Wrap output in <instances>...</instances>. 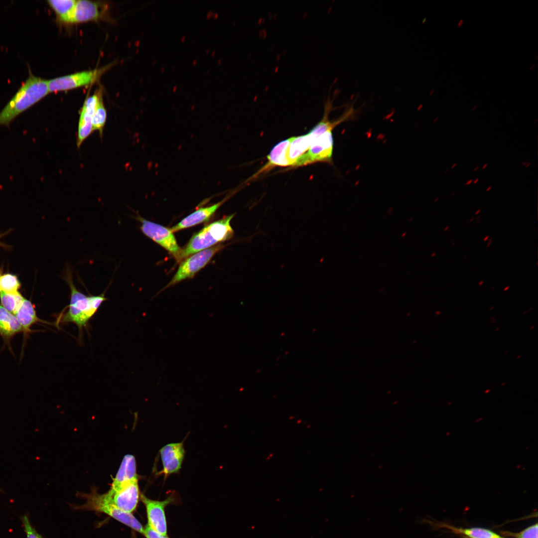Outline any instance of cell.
Wrapping results in <instances>:
<instances>
[{
    "mask_svg": "<svg viewBox=\"0 0 538 538\" xmlns=\"http://www.w3.org/2000/svg\"><path fill=\"white\" fill-rule=\"evenodd\" d=\"M135 218L141 223L140 229L143 234L164 248L179 262L182 249L170 229L147 220L139 215Z\"/></svg>",
    "mask_w": 538,
    "mask_h": 538,
    "instance_id": "8992f818",
    "label": "cell"
},
{
    "mask_svg": "<svg viewBox=\"0 0 538 538\" xmlns=\"http://www.w3.org/2000/svg\"></svg>",
    "mask_w": 538,
    "mask_h": 538,
    "instance_id": "bcb514c9",
    "label": "cell"
},
{
    "mask_svg": "<svg viewBox=\"0 0 538 538\" xmlns=\"http://www.w3.org/2000/svg\"><path fill=\"white\" fill-rule=\"evenodd\" d=\"M0 492H2V490L0 489Z\"/></svg>",
    "mask_w": 538,
    "mask_h": 538,
    "instance_id": "f6af8a7d",
    "label": "cell"
},
{
    "mask_svg": "<svg viewBox=\"0 0 538 538\" xmlns=\"http://www.w3.org/2000/svg\"><path fill=\"white\" fill-rule=\"evenodd\" d=\"M463 24H464V19L461 18V19H460V20L458 22L457 26L458 27H460L462 26L463 25Z\"/></svg>",
    "mask_w": 538,
    "mask_h": 538,
    "instance_id": "f1b7e54d",
    "label": "cell"
},
{
    "mask_svg": "<svg viewBox=\"0 0 538 538\" xmlns=\"http://www.w3.org/2000/svg\"><path fill=\"white\" fill-rule=\"evenodd\" d=\"M479 168V166H477L475 167H474V170H473L474 171V172L477 171L478 170Z\"/></svg>",
    "mask_w": 538,
    "mask_h": 538,
    "instance_id": "e575fe53",
    "label": "cell"
},
{
    "mask_svg": "<svg viewBox=\"0 0 538 538\" xmlns=\"http://www.w3.org/2000/svg\"><path fill=\"white\" fill-rule=\"evenodd\" d=\"M138 480L135 457L132 455H126L113 479L111 487H118L125 483Z\"/></svg>",
    "mask_w": 538,
    "mask_h": 538,
    "instance_id": "9a60e30c",
    "label": "cell"
},
{
    "mask_svg": "<svg viewBox=\"0 0 538 538\" xmlns=\"http://www.w3.org/2000/svg\"></svg>",
    "mask_w": 538,
    "mask_h": 538,
    "instance_id": "7dc6e473",
    "label": "cell"
},
{
    "mask_svg": "<svg viewBox=\"0 0 538 538\" xmlns=\"http://www.w3.org/2000/svg\"><path fill=\"white\" fill-rule=\"evenodd\" d=\"M508 288H509V287H508V286H507V287H506V288H505L504 290H506L508 289Z\"/></svg>",
    "mask_w": 538,
    "mask_h": 538,
    "instance_id": "b9f144b4",
    "label": "cell"
},
{
    "mask_svg": "<svg viewBox=\"0 0 538 538\" xmlns=\"http://www.w3.org/2000/svg\"><path fill=\"white\" fill-rule=\"evenodd\" d=\"M106 8L105 4L99 1L77 0L74 12L73 24L99 20L103 17Z\"/></svg>",
    "mask_w": 538,
    "mask_h": 538,
    "instance_id": "4fadbf2b",
    "label": "cell"
},
{
    "mask_svg": "<svg viewBox=\"0 0 538 538\" xmlns=\"http://www.w3.org/2000/svg\"><path fill=\"white\" fill-rule=\"evenodd\" d=\"M49 93L48 80L35 76L29 68L28 78L0 112V125L9 126L16 117Z\"/></svg>",
    "mask_w": 538,
    "mask_h": 538,
    "instance_id": "7a4b0ae2",
    "label": "cell"
},
{
    "mask_svg": "<svg viewBox=\"0 0 538 538\" xmlns=\"http://www.w3.org/2000/svg\"><path fill=\"white\" fill-rule=\"evenodd\" d=\"M315 140L308 134L291 137L287 151L289 165H294L297 160L308 150Z\"/></svg>",
    "mask_w": 538,
    "mask_h": 538,
    "instance_id": "2e32d148",
    "label": "cell"
},
{
    "mask_svg": "<svg viewBox=\"0 0 538 538\" xmlns=\"http://www.w3.org/2000/svg\"><path fill=\"white\" fill-rule=\"evenodd\" d=\"M3 234H1V235H0V238H1V237H2V236H3Z\"/></svg>",
    "mask_w": 538,
    "mask_h": 538,
    "instance_id": "7bdbcfd3",
    "label": "cell"
},
{
    "mask_svg": "<svg viewBox=\"0 0 538 538\" xmlns=\"http://www.w3.org/2000/svg\"><path fill=\"white\" fill-rule=\"evenodd\" d=\"M163 469L159 475L165 479L169 475L179 472L184 458L185 451L183 441L171 443L159 450Z\"/></svg>",
    "mask_w": 538,
    "mask_h": 538,
    "instance_id": "8fae6325",
    "label": "cell"
},
{
    "mask_svg": "<svg viewBox=\"0 0 538 538\" xmlns=\"http://www.w3.org/2000/svg\"><path fill=\"white\" fill-rule=\"evenodd\" d=\"M107 111L105 107L102 93H101L92 120L93 131H98L102 135L103 129L107 120Z\"/></svg>",
    "mask_w": 538,
    "mask_h": 538,
    "instance_id": "603a6c76",
    "label": "cell"
},
{
    "mask_svg": "<svg viewBox=\"0 0 538 538\" xmlns=\"http://www.w3.org/2000/svg\"><path fill=\"white\" fill-rule=\"evenodd\" d=\"M14 316L24 331L29 330L30 327L39 320L33 304L26 299Z\"/></svg>",
    "mask_w": 538,
    "mask_h": 538,
    "instance_id": "d6986e66",
    "label": "cell"
},
{
    "mask_svg": "<svg viewBox=\"0 0 538 538\" xmlns=\"http://www.w3.org/2000/svg\"><path fill=\"white\" fill-rule=\"evenodd\" d=\"M531 162H523L522 163V165L523 166H525L526 168L529 167L531 165Z\"/></svg>",
    "mask_w": 538,
    "mask_h": 538,
    "instance_id": "83f0119b",
    "label": "cell"
},
{
    "mask_svg": "<svg viewBox=\"0 0 538 538\" xmlns=\"http://www.w3.org/2000/svg\"><path fill=\"white\" fill-rule=\"evenodd\" d=\"M535 66H536L535 64H533V65H532V66H531L530 67V70H533V69L534 68V67H535Z\"/></svg>",
    "mask_w": 538,
    "mask_h": 538,
    "instance_id": "836d02e7",
    "label": "cell"
},
{
    "mask_svg": "<svg viewBox=\"0 0 538 538\" xmlns=\"http://www.w3.org/2000/svg\"><path fill=\"white\" fill-rule=\"evenodd\" d=\"M487 166H488V163L484 164L483 165V166H482V169H485L487 167Z\"/></svg>",
    "mask_w": 538,
    "mask_h": 538,
    "instance_id": "d6a6232c",
    "label": "cell"
},
{
    "mask_svg": "<svg viewBox=\"0 0 538 538\" xmlns=\"http://www.w3.org/2000/svg\"><path fill=\"white\" fill-rule=\"evenodd\" d=\"M226 200L225 198L216 204L198 208L172 227L171 231L177 232L207 221Z\"/></svg>",
    "mask_w": 538,
    "mask_h": 538,
    "instance_id": "5bb4252c",
    "label": "cell"
},
{
    "mask_svg": "<svg viewBox=\"0 0 538 538\" xmlns=\"http://www.w3.org/2000/svg\"><path fill=\"white\" fill-rule=\"evenodd\" d=\"M234 214L215 221L195 233L187 245L182 249L179 262L191 255L211 248L219 242L231 239L234 231L230 222Z\"/></svg>",
    "mask_w": 538,
    "mask_h": 538,
    "instance_id": "3957f363",
    "label": "cell"
},
{
    "mask_svg": "<svg viewBox=\"0 0 538 538\" xmlns=\"http://www.w3.org/2000/svg\"><path fill=\"white\" fill-rule=\"evenodd\" d=\"M0 296L1 306L13 315L20 308L25 299L18 291L14 293L0 292Z\"/></svg>",
    "mask_w": 538,
    "mask_h": 538,
    "instance_id": "7402d4cb",
    "label": "cell"
},
{
    "mask_svg": "<svg viewBox=\"0 0 538 538\" xmlns=\"http://www.w3.org/2000/svg\"><path fill=\"white\" fill-rule=\"evenodd\" d=\"M108 68L107 66L48 80L49 93L66 91L91 85L98 80Z\"/></svg>",
    "mask_w": 538,
    "mask_h": 538,
    "instance_id": "5b68a950",
    "label": "cell"
},
{
    "mask_svg": "<svg viewBox=\"0 0 538 538\" xmlns=\"http://www.w3.org/2000/svg\"><path fill=\"white\" fill-rule=\"evenodd\" d=\"M20 283L17 277L12 274H4L0 277V292L14 293L18 291Z\"/></svg>",
    "mask_w": 538,
    "mask_h": 538,
    "instance_id": "cb8c5ba5",
    "label": "cell"
},
{
    "mask_svg": "<svg viewBox=\"0 0 538 538\" xmlns=\"http://www.w3.org/2000/svg\"><path fill=\"white\" fill-rule=\"evenodd\" d=\"M448 227H447L446 228V229H445V230H444V231H445L446 230H447V229H448Z\"/></svg>",
    "mask_w": 538,
    "mask_h": 538,
    "instance_id": "ee69618b",
    "label": "cell"
},
{
    "mask_svg": "<svg viewBox=\"0 0 538 538\" xmlns=\"http://www.w3.org/2000/svg\"><path fill=\"white\" fill-rule=\"evenodd\" d=\"M456 534L464 535L467 538H504L493 531L481 528H462L449 526Z\"/></svg>",
    "mask_w": 538,
    "mask_h": 538,
    "instance_id": "44dd1931",
    "label": "cell"
},
{
    "mask_svg": "<svg viewBox=\"0 0 538 538\" xmlns=\"http://www.w3.org/2000/svg\"><path fill=\"white\" fill-rule=\"evenodd\" d=\"M83 495L86 502L84 505L79 507V509L104 513L143 534L144 527L140 522L132 514L124 512L117 508L106 499L104 494H100L95 490H92L90 493Z\"/></svg>",
    "mask_w": 538,
    "mask_h": 538,
    "instance_id": "277c9868",
    "label": "cell"
},
{
    "mask_svg": "<svg viewBox=\"0 0 538 538\" xmlns=\"http://www.w3.org/2000/svg\"><path fill=\"white\" fill-rule=\"evenodd\" d=\"M538 524L524 530L517 535V538H538Z\"/></svg>",
    "mask_w": 538,
    "mask_h": 538,
    "instance_id": "484cf974",
    "label": "cell"
},
{
    "mask_svg": "<svg viewBox=\"0 0 538 538\" xmlns=\"http://www.w3.org/2000/svg\"><path fill=\"white\" fill-rule=\"evenodd\" d=\"M477 105H474V106L473 107V108H472V111H475V110H476V108H477Z\"/></svg>",
    "mask_w": 538,
    "mask_h": 538,
    "instance_id": "d590c367",
    "label": "cell"
},
{
    "mask_svg": "<svg viewBox=\"0 0 538 538\" xmlns=\"http://www.w3.org/2000/svg\"><path fill=\"white\" fill-rule=\"evenodd\" d=\"M448 170H449V169H447V170H446L445 171V173H447L448 172Z\"/></svg>",
    "mask_w": 538,
    "mask_h": 538,
    "instance_id": "60d3db41",
    "label": "cell"
},
{
    "mask_svg": "<svg viewBox=\"0 0 538 538\" xmlns=\"http://www.w3.org/2000/svg\"><path fill=\"white\" fill-rule=\"evenodd\" d=\"M140 499L145 507L147 525L158 533L167 535L165 510L167 506L176 502L175 494L172 493L162 501L152 500L141 494Z\"/></svg>",
    "mask_w": 538,
    "mask_h": 538,
    "instance_id": "9c48e42d",
    "label": "cell"
},
{
    "mask_svg": "<svg viewBox=\"0 0 538 538\" xmlns=\"http://www.w3.org/2000/svg\"><path fill=\"white\" fill-rule=\"evenodd\" d=\"M491 188H492V186H489V187H488V188H487L486 189V191L487 192H488V191H489V190H490V189H491Z\"/></svg>",
    "mask_w": 538,
    "mask_h": 538,
    "instance_id": "8d00e7d4",
    "label": "cell"
},
{
    "mask_svg": "<svg viewBox=\"0 0 538 538\" xmlns=\"http://www.w3.org/2000/svg\"><path fill=\"white\" fill-rule=\"evenodd\" d=\"M20 520L27 538H44L31 525L27 514L21 517Z\"/></svg>",
    "mask_w": 538,
    "mask_h": 538,
    "instance_id": "d4e9b609",
    "label": "cell"
},
{
    "mask_svg": "<svg viewBox=\"0 0 538 538\" xmlns=\"http://www.w3.org/2000/svg\"><path fill=\"white\" fill-rule=\"evenodd\" d=\"M22 330L14 315L0 306V335L10 337Z\"/></svg>",
    "mask_w": 538,
    "mask_h": 538,
    "instance_id": "ac0fdd59",
    "label": "cell"
},
{
    "mask_svg": "<svg viewBox=\"0 0 538 538\" xmlns=\"http://www.w3.org/2000/svg\"><path fill=\"white\" fill-rule=\"evenodd\" d=\"M479 178H477L476 179H475V180H474V181H473V183H474V184H476V183H477V182H478L479 181Z\"/></svg>",
    "mask_w": 538,
    "mask_h": 538,
    "instance_id": "1f68e13d",
    "label": "cell"
},
{
    "mask_svg": "<svg viewBox=\"0 0 538 538\" xmlns=\"http://www.w3.org/2000/svg\"><path fill=\"white\" fill-rule=\"evenodd\" d=\"M64 279L70 289V303L67 311L59 316L58 322L73 323L80 331L87 325L89 320L96 313L102 303L107 299L104 293L98 295L87 296L75 286L71 269L66 267Z\"/></svg>",
    "mask_w": 538,
    "mask_h": 538,
    "instance_id": "6da1fadb",
    "label": "cell"
},
{
    "mask_svg": "<svg viewBox=\"0 0 538 538\" xmlns=\"http://www.w3.org/2000/svg\"><path fill=\"white\" fill-rule=\"evenodd\" d=\"M143 535L146 538H169L168 535H163L155 532L147 525L144 528Z\"/></svg>",
    "mask_w": 538,
    "mask_h": 538,
    "instance_id": "4316f807",
    "label": "cell"
},
{
    "mask_svg": "<svg viewBox=\"0 0 538 538\" xmlns=\"http://www.w3.org/2000/svg\"><path fill=\"white\" fill-rule=\"evenodd\" d=\"M101 93V92L98 91L87 97L80 110L77 137L78 148L93 132L92 120Z\"/></svg>",
    "mask_w": 538,
    "mask_h": 538,
    "instance_id": "7c38bea8",
    "label": "cell"
},
{
    "mask_svg": "<svg viewBox=\"0 0 538 538\" xmlns=\"http://www.w3.org/2000/svg\"><path fill=\"white\" fill-rule=\"evenodd\" d=\"M77 0H49L47 2L55 13L57 20L61 23L73 24V15Z\"/></svg>",
    "mask_w": 538,
    "mask_h": 538,
    "instance_id": "e0dca14e",
    "label": "cell"
},
{
    "mask_svg": "<svg viewBox=\"0 0 538 538\" xmlns=\"http://www.w3.org/2000/svg\"><path fill=\"white\" fill-rule=\"evenodd\" d=\"M106 499L121 511L132 514L136 509L140 491L138 480L132 481L111 489L104 494Z\"/></svg>",
    "mask_w": 538,
    "mask_h": 538,
    "instance_id": "ba28073f",
    "label": "cell"
},
{
    "mask_svg": "<svg viewBox=\"0 0 538 538\" xmlns=\"http://www.w3.org/2000/svg\"><path fill=\"white\" fill-rule=\"evenodd\" d=\"M223 246L217 245L203 250L184 259L180 264L176 273L165 288L175 284L187 278H192L203 268Z\"/></svg>",
    "mask_w": 538,
    "mask_h": 538,
    "instance_id": "52a82bcc",
    "label": "cell"
},
{
    "mask_svg": "<svg viewBox=\"0 0 538 538\" xmlns=\"http://www.w3.org/2000/svg\"><path fill=\"white\" fill-rule=\"evenodd\" d=\"M483 281H481L480 282V283H479V285H481L482 283H483Z\"/></svg>",
    "mask_w": 538,
    "mask_h": 538,
    "instance_id": "ab89813d",
    "label": "cell"
},
{
    "mask_svg": "<svg viewBox=\"0 0 538 538\" xmlns=\"http://www.w3.org/2000/svg\"><path fill=\"white\" fill-rule=\"evenodd\" d=\"M473 179H469V180H468V181H467V182H466V183H465V185H469L471 184V183H472L473 182Z\"/></svg>",
    "mask_w": 538,
    "mask_h": 538,
    "instance_id": "f546056e",
    "label": "cell"
},
{
    "mask_svg": "<svg viewBox=\"0 0 538 538\" xmlns=\"http://www.w3.org/2000/svg\"><path fill=\"white\" fill-rule=\"evenodd\" d=\"M332 130H329L317 137L294 165H303L318 161L330 162L333 148Z\"/></svg>",
    "mask_w": 538,
    "mask_h": 538,
    "instance_id": "30bf717a",
    "label": "cell"
},
{
    "mask_svg": "<svg viewBox=\"0 0 538 538\" xmlns=\"http://www.w3.org/2000/svg\"><path fill=\"white\" fill-rule=\"evenodd\" d=\"M457 164H458V163L457 162H455V163H453L452 164V165L451 166V169L454 168V167H455L457 165Z\"/></svg>",
    "mask_w": 538,
    "mask_h": 538,
    "instance_id": "4dcf8cb0",
    "label": "cell"
},
{
    "mask_svg": "<svg viewBox=\"0 0 538 538\" xmlns=\"http://www.w3.org/2000/svg\"><path fill=\"white\" fill-rule=\"evenodd\" d=\"M480 209H479V210H478V211H477V212H476V213H475V214H476V215H477V214H478V213H479L480 212Z\"/></svg>",
    "mask_w": 538,
    "mask_h": 538,
    "instance_id": "74e56055",
    "label": "cell"
},
{
    "mask_svg": "<svg viewBox=\"0 0 538 538\" xmlns=\"http://www.w3.org/2000/svg\"><path fill=\"white\" fill-rule=\"evenodd\" d=\"M488 238H489V237H488V236H487V237H486V238H485V239H484V241H486V240H487V239H488Z\"/></svg>",
    "mask_w": 538,
    "mask_h": 538,
    "instance_id": "f35d334b",
    "label": "cell"
},
{
    "mask_svg": "<svg viewBox=\"0 0 538 538\" xmlns=\"http://www.w3.org/2000/svg\"><path fill=\"white\" fill-rule=\"evenodd\" d=\"M290 141V138L280 141L273 147L267 156L270 164L281 166L289 165L287 151Z\"/></svg>",
    "mask_w": 538,
    "mask_h": 538,
    "instance_id": "ffe728a7",
    "label": "cell"
}]
</instances>
